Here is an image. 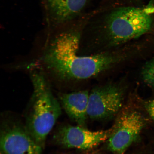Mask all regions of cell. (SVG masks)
Returning <instances> with one entry per match:
<instances>
[{
	"mask_svg": "<svg viewBox=\"0 0 154 154\" xmlns=\"http://www.w3.org/2000/svg\"><path fill=\"white\" fill-rule=\"evenodd\" d=\"M88 20L84 15L51 28L39 34L43 40L42 60L47 68L65 80H82L95 76L121 60L109 53L82 56L78 54L83 32Z\"/></svg>",
	"mask_w": 154,
	"mask_h": 154,
	"instance_id": "6da1fadb",
	"label": "cell"
},
{
	"mask_svg": "<svg viewBox=\"0 0 154 154\" xmlns=\"http://www.w3.org/2000/svg\"><path fill=\"white\" fill-rule=\"evenodd\" d=\"M154 12L151 4L145 7H120L100 11L92 9L81 40L109 48L137 40L151 29Z\"/></svg>",
	"mask_w": 154,
	"mask_h": 154,
	"instance_id": "7a4b0ae2",
	"label": "cell"
},
{
	"mask_svg": "<svg viewBox=\"0 0 154 154\" xmlns=\"http://www.w3.org/2000/svg\"><path fill=\"white\" fill-rule=\"evenodd\" d=\"M33 91L28 105L26 127L36 143L43 148L46 138L61 113L60 103L43 74H31Z\"/></svg>",
	"mask_w": 154,
	"mask_h": 154,
	"instance_id": "3957f363",
	"label": "cell"
},
{
	"mask_svg": "<svg viewBox=\"0 0 154 154\" xmlns=\"http://www.w3.org/2000/svg\"><path fill=\"white\" fill-rule=\"evenodd\" d=\"M144 123L143 116L136 109L121 111L107 140V149L113 154H124L137 139Z\"/></svg>",
	"mask_w": 154,
	"mask_h": 154,
	"instance_id": "277c9868",
	"label": "cell"
},
{
	"mask_svg": "<svg viewBox=\"0 0 154 154\" xmlns=\"http://www.w3.org/2000/svg\"><path fill=\"white\" fill-rule=\"evenodd\" d=\"M124 91L120 86L110 85L95 88L89 93L88 117L103 120L115 116L121 111Z\"/></svg>",
	"mask_w": 154,
	"mask_h": 154,
	"instance_id": "5b68a950",
	"label": "cell"
},
{
	"mask_svg": "<svg viewBox=\"0 0 154 154\" xmlns=\"http://www.w3.org/2000/svg\"><path fill=\"white\" fill-rule=\"evenodd\" d=\"M112 131V128L95 131L79 126L63 125L58 129L53 138L55 143L63 147L88 150L108 139Z\"/></svg>",
	"mask_w": 154,
	"mask_h": 154,
	"instance_id": "8992f818",
	"label": "cell"
},
{
	"mask_svg": "<svg viewBox=\"0 0 154 154\" xmlns=\"http://www.w3.org/2000/svg\"><path fill=\"white\" fill-rule=\"evenodd\" d=\"M93 0H42L44 27L69 22L91 10Z\"/></svg>",
	"mask_w": 154,
	"mask_h": 154,
	"instance_id": "52a82bcc",
	"label": "cell"
},
{
	"mask_svg": "<svg viewBox=\"0 0 154 154\" xmlns=\"http://www.w3.org/2000/svg\"><path fill=\"white\" fill-rule=\"evenodd\" d=\"M42 149L26 127L13 121L3 123L0 136V154H42Z\"/></svg>",
	"mask_w": 154,
	"mask_h": 154,
	"instance_id": "ba28073f",
	"label": "cell"
},
{
	"mask_svg": "<svg viewBox=\"0 0 154 154\" xmlns=\"http://www.w3.org/2000/svg\"><path fill=\"white\" fill-rule=\"evenodd\" d=\"M89 93L87 91L60 94L59 99L65 112L78 126L85 127L87 119Z\"/></svg>",
	"mask_w": 154,
	"mask_h": 154,
	"instance_id": "9c48e42d",
	"label": "cell"
},
{
	"mask_svg": "<svg viewBox=\"0 0 154 154\" xmlns=\"http://www.w3.org/2000/svg\"><path fill=\"white\" fill-rule=\"evenodd\" d=\"M144 81L154 88V59L146 63L142 71Z\"/></svg>",
	"mask_w": 154,
	"mask_h": 154,
	"instance_id": "30bf717a",
	"label": "cell"
},
{
	"mask_svg": "<svg viewBox=\"0 0 154 154\" xmlns=\"http://www.w3.org/2000/svg\"><path fill=\"white\" fill-rule=\"evenodd\" d=\"M145 106L148 113L154 120V99L147 102Z\"/></svg>",
	"mask_w": 154,
	"mask_h": 154,
	"instance_id": "8fae6325",
	"label": "cell"
},
{
	"mask_svg": "<svg viewBox=\"0 0 154 154\" xmlns=\"http://www.w3.org/2000/svg\"></svg>",
	"mask_w": 154,
	"mask_h": 154,
	"instance_id": "7c38bea8",
	"label": "cell"
}]
</instances>
